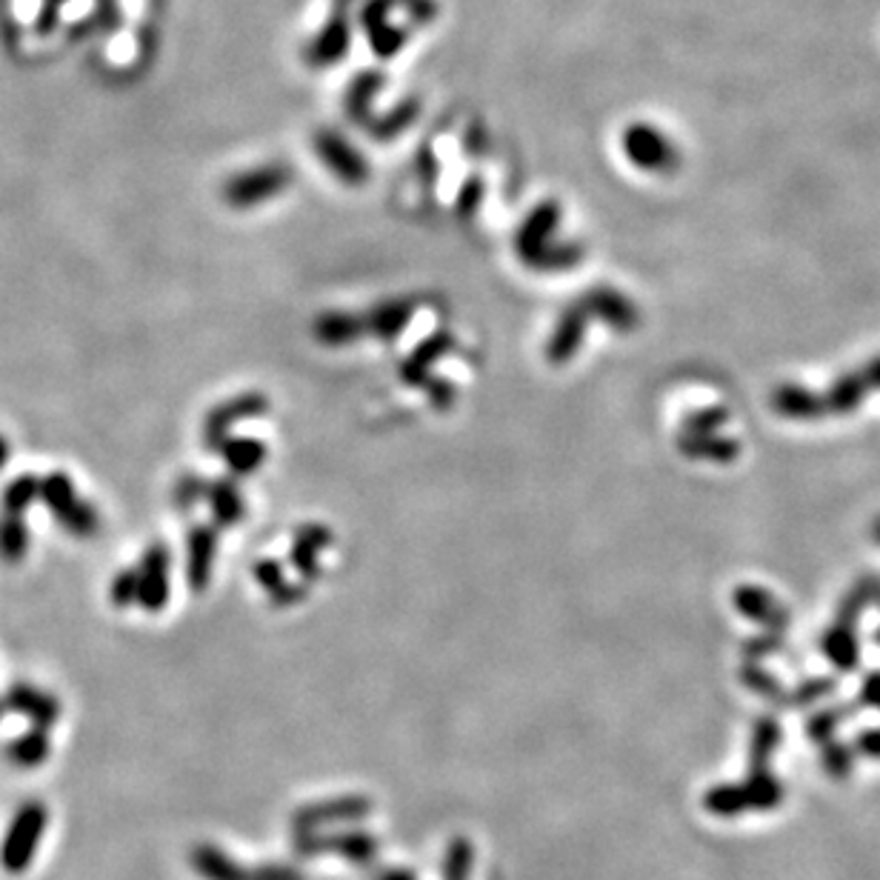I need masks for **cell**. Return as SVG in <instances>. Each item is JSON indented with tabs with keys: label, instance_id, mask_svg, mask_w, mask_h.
<instances>
[{
	"label": "cell",
	"instance_id": "6da1fadb",
	"mask_svg": "<svg viewBox=\"0 0 880 880\" xmlns=\"http://www.w3.org/2000/svg\"><path fill=\"white\" fill-rule=\"evenodd\" d=\"M49 811L41 800H27L9 820V829L0 840V869L7 874H23L38 855L43 832H46Z\"/></svg>",
	"mask_w": 880,
	"mask_h": 880
},
{
	"label": "cell",
	"instance_id": "7a4b0ae2",
	"mask_svg": "<svg viewBox=\"0 0 880 880\" xmlns=\"http://www.w3.org/2000/svg\"><path fill=\"white\" fill-rule=\"evenodd\" d=\"M46 755H49V741L41 735V732L23 735L21 741L12 743V750H9L12 764L21 766V769H35V766H41L43 761H46Z\"/></svg>",
	"mask_w": 880,
	"mask_h": 880
}]
</instances>
